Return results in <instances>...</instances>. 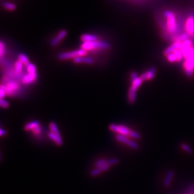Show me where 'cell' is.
I'll return each mask as SVG.
<instances>
[{"label":"cell","mask_w":194,"mask_h":194,"mask_svg":"<svg viewBox=\"0 0 194 194\" xmlns=\"http://www.w3.org/2000/svg\"><path fill=\"white\" fill-rule=\"evenodd\" d=\"M165 18V31L168 35H173L174 39L177 37V33L178 30V24L177 20L176 15L171 11H166L164 13Z\"/></svg>","instance_id":"6da1fadb"},{"label":"cell","mask_w":194,"mask_h":194,"mask_svg":"<svg viewBox=\"0 0 194 194\" xmlns=\"http://www.w3.org/2000/svg\"><path fill=\"white\" fill-rule=\"evenodd\" d=\"M184 59L185 61L183 64L184 71L187 76L191 77L194 74V47Z\"/></svg>","instance_id":"7a4b0ae2"},{"label":"cell","mask_w":194,"mask_h":194,"mask_svg":"<svg viewBox=\"0 0 194 194\" xmlns=\"http://www.w3.org/2000/svg\"><path fill=\"white\" fill-rule=\"evenodd\" d=\"M110 45L108 42L97 40L91 42H83L81 45V48L86 51L93 50L94 49H108Z\"/></svg>","instance_id":"3957f363"},{"label":"cell","mask_w":194,"mask_h":194,"mask_svg":"<svg viewBox=\"0 0 194 194\" xmlns=\"http://www.w3.org/2000/svg\"><path fill=\"white\" fill-rule=\"evenodd\" d=\"M87 51L84 50L83 48H80V49L77 50L60 53V54L58 55V58H59L60 60H68L70 59H74L75 57L78 56H85L87 54Z\"/></svg>","instance_id":"277c9868"},{"label":"cell","mask_w":194,"mask_h":194,"mask_svg":"<svg viewBox=\"0 0 194 194\" xmlns=\"http://www.w3.org/2000/svg\"><path fill=\"white\" fill-rule=\"evenodd\" d=\"M6 86L1 84L6 90V94L9 96H12L15 94L20 89V85L18 82L14 80H6Z\"/></svg>","instance_id":"5b68a950"},{"label":"cell","mask_w":194,"mask_h":194,"mask_svg":"<svg viewBox=\"0 0 194 194\" xmlns=\"http://www.w3.org/2000/svg\"><path fill=\"white\" fill-rule=\"evenodd\" d=\"M109 128L110 130L113 131L114 132L118 133L119 134L123 135L124 137L129 136L131 131L127 126H125L124 125H116L115 124H110Z\"/></svg>","instance_id":"8992f818"},{"label":"cell","mask_w":194,"mask_h":194,"mask_svg":"<svg viewBox=\"0 0 194 194\" xmlns=\"http://www.w3.org/2000/svg\"><path fill=\"white\" fill-rule=\"evenodd\" d=\"M185 32L190 36L194 37V15H189L185 23Z\"/></svg>","instance_id":"52a82bcc"},{"label":"cell","mask_w":194,"mask_h":194,"mask_svg":"<svg viewBox=\"0 0 194 194\" xmlns=\"http://www.w3.org/2000/svg\"><path fill=\"white\" fill-rule=\"evenodd\" d=\"M116 139L117 140L119 141L121 143H124V144H126L127 145L131 148H132L133 149H138L139 148V145L137 143H136L133 140H131L129 139H128V138H126V137L123 135H121V134H118L116 136Z\"/></svg>","instance_id":"ba28073f"},{"label":"cell","mask_w":194,"mask_h":194,"mask_svg":"<svg viewBox=\"0 0 194 194\" xmlns=\"http://www.w3.org/2000/svg\"><path fill=\"white\" fill-rule=\"evenodd\" d=\"M167 57V59L170 62H180L182 59L183 55L182 54V52L180 49H178L175 50L171 54H168Z\"/></svg>","instance_id":"9c48e42d"},{"label":"cell","mask_w":194,"mask_h":194,"mask_svg":"<svg viewBox=\"0 0 194 194\" xmlns=\"http://www.w3.org/2000/svg\"><path fill=\"white\" fill-rule=\"evenodd\" d=\"M181 45H182V42H181L175 41L170 46H169L168 48H167L165 49V50L164 51V55L165 56H167L168 54H171V53L174 52L175 50L180 49Z\"/></svg>","instance_id":"30bf717a"},{"label":"cell","mask_w":194,"mask_h":194,"mask_svg":"<svg viewBox=\"0 0 194 194\" xmlns=\"http://www.w3.org/2000/svg\"><path fill=\"white\" fill-rule=\"evenodd\" d=\"M155 72H156V69H155V68L152 67L150 69H149L147 72H145L143 74L141 75L140 77L143 81L146 80H151L154 78Z\"/></svg>","instance_id":"8fae6325"},{"label":"cell","mask_w":194,"mask_h":194,"mask_svg":"<svg viewBox=\"0 0 194 194\" xmlns=\"http://www.w3.org/2000/svg\"><path fill=\"white\" fill-rule=\"evenodd\" d=\"M37 74H27L26 75H24L22 79V82L23 84H30L35 82L37 79Z\"/></svg>","instance_id":"7c38bea8"},{"label":"cell","mask_w":194,"mask_h":194,"mask_svg":"<svg viewBox=\"0 0 194 194\" xmlns=\"http://www.w3.org/2000/svg\"><path fill=\"white\" fill-rule=\"evenodd\" d=\"M143 81V80L141 79L140 77H138L137 79L133 80L131 82V86L129 90L137 93V91L142 85Z\"/></svg>","instance_id":"4fadbf2b"},{"label":"cell","mask_w":194,"mask_h":194,"mask_svg":"<svg viewBox=\"0 0 194 194\" xmlns=\"http://www.w3.org/2000/svg\"><path fill=\"white\" fill-rule=\"evenodd\" d=\"M80 39L82 42H95L98 40V37L94 35H90V34H84L80 37Z\"/></svg>","instance_id":"5bb4252c"},{"label":"cell","mask_w":194,"mask_h":194,"mask_svg":"<svg viewBox=\"0 0 194 194\" xmlns=\"http://www.w3.org/2000/svg\"><path fill=\"white\" fill-rule=\"evenodd\" d=\"M48 136L50 139L54 141V142H55L58 145L60 146V145L62 144V139L60 135H57L51 131L50 133H48Z\"/></svg>","instance_id":"9a60e30c"},{"label":"cell","mask_w":194,"mask_h":194,"mask_svg":"<svg viewBox=\"0 0 194 194\" xmlns=\"http://www.w3.org/2000/svg\"><path fill=\"white\" fill-rule=\"evenodd\" d=\"M173 175H174V173L172 170H170L167 172L166 177L164 180V185L165 186L167 187L170 185L172 180L173 177Z\"/></svg>","instance_id":"2e32d148"},{"label":"cell","mask_w":194,"mask_h":194,"mask_svg":"<svg viewBox=\"0 0 194 194\" xmlns=\"http://www.w3.org/2000/svg\"><path fill=\"white\" fill-rule=\"evenodd\" d=\"M18 60L20 61L22 63V64L24 65H25V66H27V65H28L30 63V60H29V59H28V58L27 57V56L25 54H20V55H18Z\"/></svg>","instance_id":"e0dca14e"},{"label":"cell","mask_w":194,"mask_h":194,"mask_svg":"<svg viewBox=\"0 0 194 194\" xmlns=\"http://www.w3.org/2000/svg\"><path fill=\"white\" fill-rule=\"evenodd\" d=\"M39 125H40V123L38 121H32V122H31V123H28L25 126V129L26 131H29V130L33 129L35 128L38 126Z\"/></svg>","instance_id":"ac0fdd59"},{"label":"cell","mask_w":194,"mask_h":194,"mask_svg":"<svg viewBox=\"0 0 194 194\" xmlns=\"http://www.w3.org/2000/svg\"><path fill=\"white\" fill-rule=\"evenodd\" d=\"M23 64L20 61L17 60L15 62V64H14V70L15 72L18 74H22L23 72Z\"/></svg>","instance_id":"d6986e66"},{"label":"cell","mask_w":194,"mask_h":194,"mask_svg":"<svg viewBox=\"0 0 194 194\" xmlns=\"http://www.w3.org/2000/svg\"><path fill=\"white\" fill-rule=\"evenodd\" d=\"M27 68V70L28 74H37V70H36V67L35 65H33L32 63H30L28 65L25 66Z\"/></svg>","instance_id":"ffe728a7"},{"label":"cell","mask_w":194,"mask_h":194,"mask_svg":"<svg viewBox=\"0 0 194 194\" xmlns=\"http://www.w3.org/2000/svg\"><path fill=\"white\" fill-rule=\"evenodd\" d=\"M3 6L4 8H6V9H8V10H10V11H13L16 8L15 4H14L12 3H9V2L3 3Z\"/></svg>","instance_id":"44dd1931"},{"label":"cell","mask_w":194,"mask_h":194,"mask_svg":"<svg viewBox=\"0 0 194 194\" xmlns=\"http://www.w3.org/2000/svg\"><path fill=\"white\" fill-rule=\"evenodd\" d=\"M50 128L52 131V133H54L57 135H60L59 131V129H58V128L57 126V125L55 123H51L50 124Z\"/></svg>","instance_id":"7402d4cb"},{"label":"cell","mask_w":194,"mask_h":194,"mask_svg":"<svg viewBox=\"0 0 194 194\" xmlns=\"http://www.w3.org/2000/svg\"><path fill=\"white\" fill-rule=\"evenodd\" d=\"M66 35H67V31L65 30H62L58 33L57 38L61 41L62 40L64 39V38L66 37Z\"/></svg>","instance_id":"603a6c76"},{"label":"cell","mask_w":194,"mask_h":194,"mask_svg":"<svg viewBox=\"0 0 194 194\" xmlns=\"http://www.w3.org/2000/svg\"><path fill=\"white\" fill-rule=\"evenodd\" d=\"M182 148L184 150V151H185L187 153H188L189 154H192V149L190 147L188 146V144L183 143L182 144Z\"/></svg>","instance_id":"cb8c5ba5"},{"label":"cell","mask_w":194,"mask_h":194,"mask_svg":"<svg viewBox=\"0 0 194 194\" xmlns=\"http://www.w3.org/2000/svg\"><path fill=\"white\" fill-rule=\"evenodd\" d=\"M129 136L131 137H132L134 139H139L141 138V135L137 131H131L130 132V134Z\"/></svg>","instance_id":"d4e9b609"},{"label":"cell","mask_w":194,"mask_h":194,"mask_svg":"<svg viewBox=\"0 0 194 194\" xmlns=\"http://www.w3.org/2000/svg\"><path fill=\"white\" fill-rule=\"evenodd\" d=\"M106 163H107V161H106L105 159H103H103H101V160H99L98 162L96 163V167L97 168H99L101 167H103L104 165H105Z\"/></svg>","instance_id":"484cf974"},{"label":"cell","mask_w":194,"mask_h":194,"mask_svg":"<svg viewBox=\"0 0 194 194\" xmlns=\"http://www.w3.org/2000/svg\"><path fill=\"white\" fill-rule=\"evenodd\" d=\"M4 53H5V47H4L3 42H0V57L1 58H3Z\"/></svg>","instance_id":"4316f807"},{"label":"cell","mask_w":194,"mask_h":194,"mask_svg":"<svg viewBox=\"0 0 194 194\" xmlns=\"http://www.w3.org/2000/svg\"><path fill=\"white\" fill-rule=\"evenodd\" d=\"M0 106H1L3 108H7L9 106L8 102L4 99H0Z\"/></svg>","instance_id":"83f0119b"},{"label":"cell","mask_w":194,"mask_h":194,"mask_svg":"<svg viewBox=\"0 0 194 194\" xmlns=\"http://www.w3.org/2000/svg\"><path fill=\"white\" fill-rule=\"evenodd\" d=\"M60 42V40L58 39V38L56 37H54L52 39L51 42H50V45L52 47H55L56 45H57Z\"/></svg>","instance_id":"f1b7e54d"},{"label":"cell","mask_w":194,"mask_h":194,"mask_svg":"<svg viewBox=\"0 0 194 194\" xmlns=\"http://www.w3.org/2000/svg\"><path fill=\"white\" fill-rule=\"evenodd\" d=\"M87 64H92L94 63V60L89 57H84V62Z\"/></svg>","instance_id":"f546056e"},{"label":"cell","mask_w":194,"mask_h":194,"mask_svg":"<svg viewBox=\"0 0 194 194\" xmlns=\"http://www.w3.org/2000/svg\"><path fill=\"white\" fill-rule=\"evenodd\" d=\"M101 172H102L101 170V169L99 168H97L93 170L91 172V176L96 177L97 175H98L100 174Z\"/></svg>","instance_id":"4dcf8cb0"},{"label":"cell","mask_w":194,"mask_h":194,"mask_svg":"<svg viewBox=\"0 0 194 194\" xmlns=\"http://www.w3.org/2000/svg\"><path fill=\"white\" fill-rule=\"evenodd\" d=\"M6 92L4 87L2 86H1V88H0V98L3 99L4 97L6 96Z\"/></svg>","instance_id":"1f68e13d"},{"label":"cell","mask_w":194,"mask_h":194,"mask_svg":"<svg viewBox=\"0 0 194 194\" xmlns=\"http://www.w3.org/2000/svg\"><path fill=\"white\" fill-rule=\"evenodd\" d=\"M74 62L76 64H80V63H83L84 62V57H80L78 56L75 57L74 59H73Z\"/></svg>","instance_id":"d6a6232c"},{"label":"cell","mask_w":194,"mask_h":194,"mask_svg":"<svg viewBox=\"0 0 194 194\" xmlns=\"http://www.w3.org/2000/svg\"><path fill=\"white\" fill-rule=\"evenodd\" d=\"M118 162H119V160L118 158H111L107 161V163L109 164V165L117 164Z\"/></svg>","instance_id":"836d02e7"},{"label":"cell","mask_w":194,"mask_h":194,"mask_svg":"<svg viewBox=\"0 0 194 194\" xmlns=\"http://www.w3.org/2000/svg\"><path fill=\"white\" fill-rule=\"evenodd\" d=\"M110 165L109 164H108L107 163H106L105 165H104L103 167H101V168H99L101 169V172H104L106 170H107L109 168Z\"/></svg>","instance_id":"e575fe53"},{"label":"cell","mask_w":194,"mask_h":194,"mask_svg":"<svg viewBox=\"0 0 194 194\" xmlns=\"http://www.w3.org/2000/svg\"><path fill=\"white\" fill-rule=\"evenodd\" d=\"M138 77V75H137V72H133L131 74V80L135 79H137Z\"/></svg>","instance_id":"d590c367"},{"label":"cell","mask_w":194,"mask_h":194,"mask_svg":"<svg viewBox=\"0 0 194 194\" xmlns=\"http://www.w3.org/2000/svg\"><path fill=\"white\" fill-rule=\"evenodd\" d=\"M33 131L34 133H35L36 134H38L40 132V126H38L35 128L34 129H33Z\"/></svg>","instance_id":"8d00e7d4"},{"label":"cell","mask_w":194,"mask_h":194,"mask_svg":"<svg viewBox=\"0 0 194 194\" xmlns=\"http://www.w3.org/2000/svg\"><path fill=\"white\" fill-rule=\"evenodd\" d=\"M0 134H1V136H3L6 134V131L3 129H1V130H0Z\"/></svg>","instance_id":"74e56055"}]
</instances>
